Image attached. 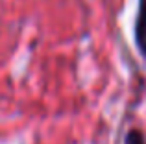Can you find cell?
I'll use <instances>...</instances> for the list:
<instances>
[{"label": "cell", "instance_id": "cell-1", "mask_svg": "<svg viewBox=\"0 0 146 144\" xmlns=\"http://www.w3.org/2000/svg\"><path fill=\"white\" fill-rule=\"evenodd\" d=\"M135 43L139 52L146 57V0H139V11L135 18Z\"/></svg>", "mask_w": 146, "mask_h": 144}, {"label": "cell", "instance_id": "cell-2", "mask_svg": "<svg viewBox=\"0 0 146 144\" xmlns=\"http://www.w3.org/2000/svg\"><path fill=\"white\" fill-rule=\"evenodd\" d=\"M126 144H146L143 131L141 129H131L128 135H126Z\"/></svg>", "mask_w": 146, "mask_h": 144}]
</instances>
